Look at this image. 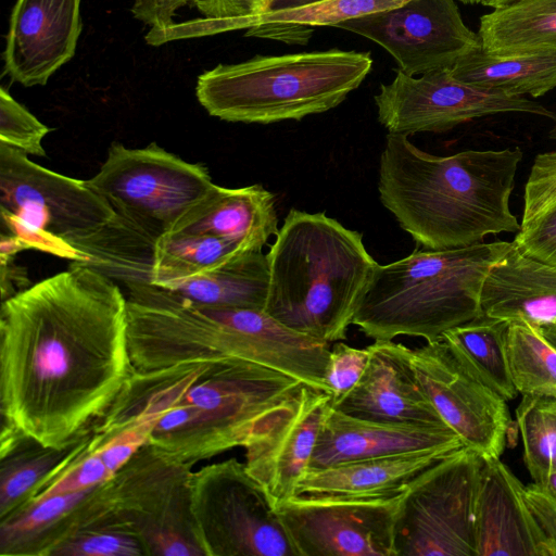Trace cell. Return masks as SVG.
Wrapping results in <instances>:
<instances>
[{
	"label": "cell",
	"instance_id": "6da1fadb",
	"mask_svg": "<svg viewBox=\"0 0 556 556\" xmlns=\"http://www.w3.org/2000/svg\"><path fill=\"white\" fill-rule=\"evenodd\" d=\"M134 366L126 295L111 277L68 269L1 303V425L62 447L117 397Z\"/></svg>",
	"mask_w": 556,
	"mask_h": 556
},
{
	"label": "cell",
	"instance_id": "e0dca14e",
	"mask_svg": "<svg viewBox=\"0 0 556 556\" xmlns=\"http://www.w3.org/2000/svg\"><path fill=\"white\" fill-rule=\"evenodd\" d=\"M81 0H16L3 52L4 72L24 87L45 86L76 52Z\"/></svg>",
	"mask_w": 556,
	"mask_h": 556
},
{
	"label": "cell",
	"instance_id": "5bb4252c",
	"mask_svg": "<svg viewBox=\"0 0 556 556\" xmlns=\"http://www.w3.org/2000/svg\"><path fill=\"white\" fill-rule=\"evenodd\" d=\"M400 498L296 495L275 511L299 556H396Z\"/></svg>",
	"mask_w": 556,
	"mask_h": 556
},
{
	"label": "cell",
	"instance_id": "8992f818",
	"mask_svg": "<svg viewBox=\"0 0 556 556\" xmlns=\"http://www.w3.org/2000/svg\"><path fill=\"white\" fill-rule=\"evenodd\" d=\"M0 142L1 253L35 249L96 267L130 232L87 180L38 165Z\"/></svg>",
	"mask_w": 556,
	"mask_h": 556
},
{
	"label": "cell",
	"instance_id": "ffe728a7",
	"mask_svg": "<svg viewBox=\"0 0 556 556\" xmlns=\"http://www.w3.org/2000/svg\"><path fill=\"white\" fill-rule=\"evenodd\" d=\"M464 445L447 425L420 426L367 420L337 410L330 403L308 469L401 453Z\"/></svg>",
	"mask_w": 556,
	"mask_h": 556
},
{
	"label": "cell",
	"instance_id": "603a6c76",
	"mask_svg": "<svg viewBox=\"0 0 556 556\" xmlns=\"http://www.w3.org/2000/svg\"><path fill=\"white\" fill-rule=\"evenodd\" d=\"M278 230L275 197L262 185H215L166 235H211L262 251Z\"/></svg>",
	"mask_w": 556,
	"mask_h": 556
},
{
	"label": "cell",
	"instance_id": "836d02e7",
	"mask_svg": "<svg viewBox=\"0 0 556 556\" xmlns=\"http://www.w3.org/2000/svg\"><path fill=\"white\" fill-rule=\"evenodd\" d=\"M50 129L18 103L10 92L0 88V142L26 154L45 156L42 140Z\"/></svg>",
	"mask_w": 556,
	"mask_h": 556
},
{
	"label": "cell",
	"instance_id": "3957f363",
	"mask_svg": "<svg viewBox=\"0 0 556 556\" xmlns=\"http://www.w3.org/2000/svg\"><path fill=\"white\" fill-rule=\"evenodd\" d=\"M264 311L286 327L326 341L346 339L377 262L363 236L325 213L291 208L267 253Z\"/></svg>",
	"mask_w": 556,
	"mask_h": 556
},
{
	"label": "cell",
	"instance_id": "f35d334b",
	"mask_svg": "<svg viewBox=\"0 0 556 556\" xmlns=\"http://www.w3.org/2000/svg\"><path fill=\"white\" fill-rule=\"evenodd\" d=\"M195 0H135L131 13L151 28L148 33L157 34L175 24L176 11L185 5H194Z\"/></svg>",
	"mask_w": 556,
	"mask_h": 556
},
{
	"label": "cell",
	"instance_id": "e575fe53",
	"mask_svg": "<svg viewBox=\"0 0 556 556\" xmlns=\"http://www.w3.org/2000/svg\"><path fill=\"white\" fill-rule=\"evenodd\" d=\"M114 476L101 459L92 439L91 445L28 503L39 502L52 495L94 488Z\"/></svg>",
	"mask_w": 556,
	"mask_h": 556
},
{
	"label": "cell",
	"instance_id": "8d00e7d4",
	"mask_svg": "<svg viewBox=\"0 0 556 556\" xmlns=\"http://www.w3.org/2000/svg\"><path fill=\"white\" fill-rule=\"evenodd\" d=\"M368 357V346L353 348L339 341L330 348L325 383L332 401L344 395L356 384L365 370Z\"/></svg>",
	"mask_w": 556,
	"mask_h": 556
},
{
	"label": "cell",
	"instance_id": "7402d4cb",
	"mask_svg": "<svg viewBox=\"0 0 556 556\" xmlns=\"http://www.w3.org/2000/svg\"><path fill=\"white\" fill-rule=\"evenodd\" d=\"M482 314L534 327L556 325V265L510 250L489 270L482 286Z\"/></svg>",
	"mask_w": 556,
	"mask_h": 556
},
{
	"label": "cell",
	"instance_id": "f1b7e54d",
	"mask_svg": "<svg viewBox=\"0 0 556 556\" xmlns=\"http://www.w3.org/2000/svg\"><path fill=\"white\" fill-rule=\"evenodd\" d=\"M478 35L489 51L556 48V0H520L480 17Z\"/></svg>",
	"mask_w": 556,
	"mask_h": 556
},
{
	"label": "cell",
	"instance_id": "9c48e42d",
	"mask_svg": "<svg viewBox=\"0 0 556 556\" xmlns=\"http://www.w3.org/2000/svg\"><path fill=\"white\" fill-rule=\"evenodd\" d=\"M191 467L142 446L109 480L108 523L136 534L146 555L205 556L191 511Z\"/></svg>",
	"mask_w": 556,
	"mask_h": 556
},
{
	"label": "cell",
	"instance_id": "ac0fdd59",
	"mask_svg": "<svg viewBox=\"0 0 556 556\" xmlns=\"http://www.w3.org/2000/svg\"><path fill=\"white\" fill-rule=\"evenodd\" d=\"M368 349V362L356 384L331 400L337 410L381 422L446 425L417 379L412 349L393 340H375Z\"/></svg>",
	"mask_w": 556,
	"mask_h": 556
},
{
	"label": "cell",
	"instance_id": "5b68a950",
	"mask_svg": "<svg viewBox=\"0 0 556 556\" xmlns=\"http://www.w3.org/2000/svg\"><path fill=\"white\" fill-rule=\"evenodd\" d=\"M511 247L513 242L493 241L416 250L387 265L377 264L352 325L374 341L399 336L438 340L482 314L483 281Z\"/></svg>",
	"mask_w": 556,
	"mask_h": 556
},
{
	"label": "cell",
	"instance_id": "7dc6e473",
	"mask_svg": "<svg viewBox=\"0 0 556 556\" xmlns=\"http://www.w3.org/2000/svg\"><path fill=\"white\" fill-rule=\"evenodd\" d=\"M460 2L463 3H466V4H476V3H481L483 2V0H459Z\"/></svg>",
	"mask_w": 556,
	"mask_h": 556
},
{
	"label": "cell",
	"instance_id": "ab89813d",
	"mask_svg": "<svg viewBox=\"0 0 556 556\" xmlns=\"http://www.w3.org/2000/svg\"><path fill=\"white\" fill-rule=\"evenodd\" d=\"M526 501L539 526L556 545V495L534 482L526 486Z\"/></svg>",
	"mask_w": 556,
	"mask_h": 556
},
{
	"label": "cell",
	"instance_id": "ee69618b",
	"mask_svg": "<svg viewBox=\"0 0 556 556\" xmlns=\"http://www.w3.org/2000/svg\"><path fill=\"white\" fill-rule=\"evenodd\" d=\"M542 334L551 342L556 349V325L544 326L540 328Z\"/></svg>",
	"mask_w": 556,
	"mask_h": 556
},
{
	"label": "cell",
	"instance_id": "c3c4849f",
	"mask_svg": "<svg viewBox=\"0 0 556 556\" xmlns=\"http://www.w3.org/2000/svg\"><path fill=\"white\" fill-rule=\"evenodd\" d=\"M257 1H258V3H260V4H261V7H262V11H263L262 13H264V11H265V7H266V0H257Z\"/></svg>",
	"mask_w": 556,
	"mask_h": 556
},
{
	"label": "cell",
	"instance_id": "cb8c5ba5",
	"mask_svg": "<svg viewBox=\"0 0 556 556\" xmlns=\"http://www.w3.org/2000/svg\"><path fill=\"white\" fill-rule=\"evenodd\" d=\"M450 70L455 78L479 88L535 98L556 88V48L489 51L481 47Z\"/></svg>",
	"mask_w": 556,
	"mask_h": 556
},
{
	"label": "cell",
	"instance_id": "7c38bea8",
	"mask_svg": "<svg viewBox=\"0 0 556 556\" xmlns=\"http://www.w3.org/2000/svg\"><path fill=\"white\" fill-rule=\"evenodd\" d=\"M379 123L395 135L444 132L475 118L527 113L556 121V114L526 97L476 87L450 68L412 76L400 70L374 97Z\"/></svg>",
	"mask_w": 556,
	"mask_h": 556
},
{
	"label": "cell",
	"instance_id": "8fae6325",
	"mask_svg": "<svg viewBox=\"0 0 556 556\" xmlns=\"http://www.w3.org/2000/svg\"><path fill=\"white\" fill-rule=\"evenodd\" d=\"M190 498L205 556H299L244 463L230 458L193 471Z\"/></svg>",
	"mask_w": 556,
	"mask_h": 556
},
{
	"label": "cell",
	"instance_id": "7a4b0ae2",
	"mask_svg": "<svg viewBox=\"0 0 556 556\" xmlns=\"http://www.w3.org/2000/svg\"><path fill=\"white\" fill-rule=\"evenodd\" d=\"M521 160L519 147L438 156L408 136L388 134L379 198L418 245L443 250L481 243L486 236L520 230L509 199Z\"/></svg>",
	"mask_w": 556,
	"mask_h": 556
},
{
	"label": "cell",
	"instance_id": "1f68e13d",
	"mask_svg": "<svg viewBox=\"0 0 556 556\" xmlns=\"http://www.w3.org/2000/svg\"><path fill=\"white\" fill-rule=\"evenodd\" d=\"M408 0H319L293 9L266 12L254 16V26L264 23H289L306 27L333 26L364 15L399 7Z\"/></svg>",
	"mask_w": 556,
	"mask_h": 556
},
{
	"label": "cell",
	"instance_id": "83f0119b",
	"mask_svg": "<svg viewBox=\"0 0 556 556\" xmlns=\"http://www.w3.org/2000/svg\"><path fill=\"white\" fill-rule=\"evenodd\" d=\"M508 325L481 314L442 334L475 374L506 401L518 394L507 355Z\"/></svg>",
	"mask_w": 556,
	"mask_h": 556
},
{
	"label": "cell",
	"instance_id": "4dcf8cb0",
	"mask_svg": "<svg viewBox=\"0 0 556 556\" xmlns=\"http://www.w3.org/2000/svg\"><path fill=\"white\" fill-rule=\"evenodd\" d=\"M516 422L523 445V462L534 483L544 485L556 471V399L522 395Z\"/></svg>",
	"mask_w": 556,
	"mask_h": 556
},
{
	"label": "cell",
	"instance_id": "4316f807",
	"mask_svg": "<svg viewBox=\"0 0 556 556\" xmlns=\"http://www.w3.org/2000/svg\"><path fill=\"white\" fill-rule=\"evenodd\" d=\"M252 251L242 242L211 235H166L154 243L148 283L161 287L200 276Z\"/></svg>",
	"mask_w": 556,
	"mask_h": 556
},
{
	"label": "cell",
	"instance_id": "44dd1931",
	"mask_svg": "<svg viewBox=\"0 0 556 556\" xmlns=\"http://www.w3.org/2000/svg\"><path fill=\"white\" fill-rule=\"evenodd\" d=\"M454 452L456 451L446 448L414 451L307 469L299 483L296 495L340 498L400 497L418 476Z\"/></svg>",
	"mask_w": 556,
	"mask_h": 556
},
{
	"label": "cell",
	"instance_id": "f546056e",
	"mask_svg": "<svg viewBox=\"0 0 556 556\" xmlns=\"http://www.w3.org/2000/svg\"><path fill=\"white\" fill-rule=\"evenodd\" d=\"M507 355L518 393L556 399V349L540 328L509 323Z\"/></svg>",
	"mask_w": 556,
	"mask_h": 556
},
{
	"label": "cell",
	"instance_id": "30bf717a",
	"mask_svg": "<svg viewBox=\"0 0 556 556\" xmlns=\"http://www.w3.org/2000/svg\"><path fill=\"white\" fill-rule=\"evenodd\" d=\"M484 459L463 446L415 479L401 496L396 556H477L476 516Z\"/></svg>",
	"mask_w": 556,
	"mask_h": 556
},
{
	"label": "cell",
	"instance_id": "7bdbcfd3",
	"mask_svg": "<svg viewBox=\"0 0 556 556\" xmlns=\"http://www.w3.org/2000/svg\"><path fill=\"white\" fill-rule=\"evenodd\" d=\"M316 1L319 0H266L264 13L293 9Z\"/></svg>",
	"mask_w": 556,
	"mask_h": 556
},
{
	"label": "cell",
	"instance_id": "d590c367",
	"mask_svg": "<svg viewBox=\"0 0 556 556\" xmlns=\"http://www.w3.org/2000/svg\"><path fill=\"white\" fill-rule=\"evenodd\" d=\"M556 204V149L540 153L531 166L523 193L521 223Z\"/></svg>",
	"mask_w": 556,
	"mask_h": 556
},
{
	"label": "cell",
	"instance_id": "d4e9b609",
	"mask_svg": "<svg viewBox=\"0 0 556 556\" xmlns=\"http://www.w3.org/2000/svg\"><path fill=\"white\" fill-rule=\"evenodd\" d=\"M92 426L62 447L22 437L0 455V519L28 503L58 478L92 443Z\"/></svg>",
	"mask_w": 556,
	"mask_h": 556
},
{
	"label": "cell",
	"instance_id": "d6a6232c",
	"mask_svg": "<svg viewBox=\"0 0 556 556\" xmlns=\"http://www.w3.org/2000/svg\"><path fill=\"white\" fill-rule=\"evenodd\" d=\"M146 555L141 540L127 529L103 525L84 531L61 544L52 556Z\"/></svg>",
	"mask_w": 556,
	"mask_h": 556
},
{
	"label": "cell",
	"instance_id": "9a60e30c",
	"mask_svg": "<svg viewBox=\"0 0 556 556\" xmlns=\"http://www.w3.org/2000/svg\"><path fill=\"white\" fill-rule=\"evenodd\" d=\"M337 28L382 47L412 76L451 68L481 48L478 33L464 22L455 0H408L390 10L340 23Z\"/></svg>",
	"mask_w": 556,
	"mask_h": 556
},
{
	"label": "cell",
	"instance_id": "74e56055",
	"mask_svg": "<svg viewBox=\"0 0 556 556\" xmlns=\"http://www.w3.org/2000/svg\"><path fill=\"white\" fill-rule=\"evenodd\" d=\"M513 242L522 253L556 265V204L521 223Z\"/></svg>",
	"mask_w": 556,
	"mask_h": 556
},
{
	"label": "cell",
	"instance_id": "f6af8a7d",
	"mask_svg": "<svg viewBox=\"0 0 556 556\" xmlns=\"http://www.w3.org/2000/svg\"><path fill=\"white\" fill-rule=\"evenodd\" d=\"M518 1H520V0H483L482 4L493 8V10H494V9L507 7V5L516 3Z\"/></svg>",
	"mask_w": 556,
	"mask_h": 556
},
{
	"label": "cell",
	"instance_id": "2e32d148",
	"mask_svg": "<svg viewBox=\"0 0 556 556\" xmlns=\"http://www.w3.org/2000/svg\"><path fill=\"white\" fill-rule=\"evenodd\" d=\"M331 394L303 384L247 439L245 467L277 508L296 495L307 471Z\"/></svg>",
	"mask_w": 556,
	"mask_h": 556
},
{
	"label": "cell",
	"instance_id": "d6986e66",
	"mask_svg": "<svg viewBox=\"0 0 556 556\" xmlns=\"http://www.w3.org/2000/svg\"><path fill=\"white\" fill-rule=\"evenodd\" d=\"M526 486L500 458L481 469L476 516L477 556H556L526 501Z\"/></svg>",
	"mask_w": 556,
	"mask_h": 556
},
{
	"label": "cell",
	"instance_id": "4fadbf2b",
	"mask_svg": "<svg viewBox=\"0 0 556 556\" xmlns=\"http://www.w3.org/2000/svg\"><path fill=\"white\" fill-rule=\"evenodd\" d=\"M417 379L442 420L484 460L500 458L510 427L506 400L442 337L412 350Z\"/></svg>",
	"mask_w": 556,
	"mask_h": 556
},
{
	"label": "cell",
	"instance_id": "484cf974",
	"mask_svg": "<svg viewBox=\"0 0 556 556\" xmlns=\"http://www.w3.org/2000/svg\"><path fill=\"white\" fill-rule=\"evenodd\" d=\"M268 286L267 254L252 251L206 274L155 287L195 304L264 309Z\"/></svg>",
	"mask_w": 556,
	"mask_h": 556
},
{
	"label": "cell",
	"instance_id": "ba28073f",
	"mask_svg": "<svg viewBox=\"0 0 556 556\" xmlns=\"http://www.w3.org/2000/svg\"><path fill=\"white\" fill-rule=\"evenodd\" d=\"M89 186L117 216L153 243L215 186L207 167L155 142L140 149L112 143Z\"/></svg>",
	"mask_w": 556,
	"mask_h": 556
},
{
	"label": "cell",
	"instance_id": "60d3db41",
	"mask_svg": "<svg viewBox=\"0 0 556 556\" xmlns=\"http://www.w3.org/2000/svg\"><path fill=\"white\" fill-rule=\"evenodd\" d=\"M194 7L212 21H229L262 14L257 0H195Z\"/></svg>",
	"mask_w": 556,
	"mask_h": 556
},
{
	"label": "cell",
	"instance_id": "b9f144b4",
	"mask_svg": "<svg viewBox=\"0 0 556 556\" xmlns=\"http://www.w3.org/2000/svg\"><path fill=\"white\" fill-rule=\"evenodd\" d=\"M311 27L289 23H264L249 28L248 37L269 38L287 43L304 45L312 36Z\"/></svg>",
	"mask_w": 556,
	"mask_h": 556
},
{
	"label": "cell",
	"instance_id": "52a82bcc",
	"mask_svg": "<svg viewBox=\"0 0 556 556\" xmlns=\"http://www.w3.org/2000/svg\"><path fill=\"white\" fill-rule=\"evenodd\" d=\"M369 52L329 49L256 55L199 75L195 94L219 119L271 124L337 108L370 73Z\"/></svg>",
	"mask_w": 556,
	"mask_h": 556
},
{
	"label": "cell",
	"instance_id": "bcb514c9",
	"mask_svg": "<svg viewBox=\"0 0 556 556\" xmlns=\"http://www.w3.org/2000/svg\"><path fill=\"white\" fill-rule=\"evenodd\" d=\"M543 486H545L547 490H549L553 494L556 495V471L552 472L548 476Z\"/></svg>",
	"mask_w": 556,
	"mask_h": 556
},
{
	"label": "cell",
	"instance_id": "277c9868",
	"mask_svg": "<svg viewBox=\"0 0 556 556\" xmlns=\"http://www.w3.org/2000/svg\"><path fill=\"white\" fill-rule=\"evenodd\" d=\"M302 386L285 374L248 363L163 367L148 444L192 465L243 446Z\"/></svg>",
	"mask_w": 556,
	"mask_h": 556
}]
</instances>
